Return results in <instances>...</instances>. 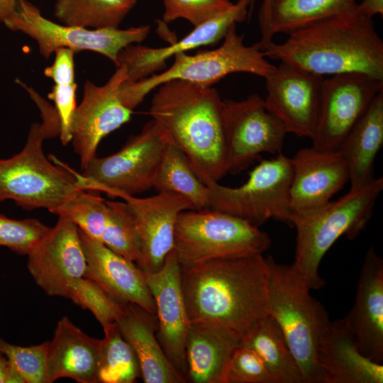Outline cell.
<instances>
[{"label":"cell","instance_id":"cell-19","mask_svg":"<svg viewBox=\"0 0 383 383\" xmlns=\"http://www.w3.org/2000/svg\"><path fill=\"white\" fill-rule=\"evenodd\" d=\"M250 0H238L221 13L194 28L180 40L163 48L130 45L118 54L116 67L123 66L127 80L136 82L166 67V61L181 52L201 46L213 45L223 39L229 28L249 16Z\"/></svg>","mask_w":383,"mask_h":383},{"label":"cell","instance_id":"cell-2","mask_svg":"<svg viewBox=\"0 0 383 383\" xmlns=\"http://www.w3.org/2000/svg\"><path fill=\"white\" fill-rule=\"evenodd\" d=\"M148 113L167 143L186 155L205 184L218 182L228 173L226 109L216 89L167 82L157 87Z\"/></svg>","mask_w":383,"mask_h":383},{"label":"cell","instance_id":"cell-28","mask_svg":"<svg viewBox=\"0 0 383 383\" xmlns=\"http://www.w3.org/2000/svg\"><path fill=\"white\" fill-rule=\"evenodd\" d=\"M383 144V90L344 138L337 150L349 171L350 189L372 182L376 156Z\"/></svg>","mask_w":383,"mask_h":383},{"label":"cell","instance_id":"cell-24","mask_svg":"<svg viewBox=\"0 0 383 383\" xmlns=\"http://www.w3.org/2000/svg\"><path fill=\"white\" fill-rule=\"evenodd\" d=\"M241 338L211 323L191 321L185 342L186 382L226 383L228 364Z\"/></svg>","mask_w":383,"mask_h":383},{"label":"cell","instance_id":"cell-27","mask_svg":"<svg viewBox=\"0 0 383 383\" xmlns=\"http://www.w3.org/2000/svg\"><path fill=\"white\" fill-rule=\"evenodd\" d=\"M355 0H263L258 15L262 50L278 33L289 35L318 22L357 13Z\"/></svg>","mask_w":383,"mask_h":383},{"label":"cell","instance_id":"cell-34","mask_svg":"<svg viewBox=\"0 0 383 383\" xmlns=\"http://www.w3.org/2000/svg\"><path fill=\"white\" fill-rule=\"evenodd\" d=\"M67 299L82 309L90 311L103 329L116 323L123 314L126 305L86 277L73 282L69 288Z\"/></svg>","mask_w":383,"mask_h":383},{"label":"cell","instance_id":"cell-20","mask_svg":"<svg viewBox=\"0 0 383 383\" xmlns=\"http://www.w3.org/2000/svg\"><path fill=\"white\" fill-rule=\"evenodd\" d=\"M291 162L289 204L292 212L326 204L349 181L348 166L338 150H322L313 146L302 148Z\"/></svg>","mask_w":383,"mask_h":383},{"label":"cell","instance_id":"cell-15","mask_svg":"<svg viewBox=\"0 0 383 383\" xmlns=\"http://www.w3.org/2000/svg\"><path fill=\"white\" fill-rule=\"evenodd\" d=\"M126 79V68L119 66L104 85L89 80L84 85L83 96L73 117L71 140L82 170L96 157L101 141L131 120L133 111L124 105L120 94Z\"/></svg>","mask_w":383,"mask_h":383},{"label":"cell","instance_id":"cell-12","mask_svg":"<svg viewBox=\"0 0 383 383\" xmlns=\"http://www.w3.org/2000/svg\"><path fill=\"white\" fill-rule=\"evenodd\" d=\"M126 213L135 248V264L144 272H155L163 265L174 247V229L179 213L194 209L184 196L157 192L145 198L128 196Z\"/></svg>","mask_w":383,"mask_h":383},{"label":"cell","instance_id":"cell-16","mask_svg":"<svg viewBox=\"0 0 383 383\" xmlns=\"http://www.w3.org/2000/svg\"><path fill=\"white\" fill-rule=\"evenodd\" d=\"M323 77L280 62L265 77L267 109L287 133L310 139L318 123Z\"/></svg>","mask_w":383,"mask_h":383},{"label":"cell","instance_id":"cell-39","mask_svg":"<svg viewBox=\"0 0 383 383\" xmlns=\"http://www.w3.org/2000/svg\"><path fill=\"white\" fill-rule=\"evenodd\" d=\"M76 82L70 84H54L48 94V99L54 102L60 123V139L63 145L72 140V124L77 108Z\"/></svg>","mask_w":383,"mask_h":383},{"label":"cell","instance_id":"cell-3","mask_svg":"<svg viewBox=\"0 0 383 383\" xmlns=\"http://www.w3.org/2000/svg\"><path fill=\"white\" fill-rule=\"evenodd\" d=\"M262 52L267 58L322 77L360 72L383 79V41L372 18L358 12L296 30L284 43L272 42Z\"/></svg>","mask_w":383,"mask_h":383},{"label":"cell","instance_id":"cell-38","mask_svg":"<svg viewBox=\"0 0 383 383\" xmlns=\"http://www.w3.org/2000/svg\"><path fill=\"white\" fill-rule=\"evenodd\" d=\"M226 383H276L259 356L240 344L227 369Z\"/></svg>","mask_w":383,"mask_h":383},{"label":"cell","instance_id":"cell-14","mask_svg":"<svg viewBox=\"0 0 383 383\" xmlns=\"http://www.w3.org/2000/svg\"><path fill=\"white\" fill-rule=\"evenodd\" d=\"M383 90V79L366 74L348 72L323 78L317 126L312 146L337 150L340 144Z\"/></svg>","mask_w":383,"mask_h":383},{"label":"cell","instance_id":"cell-9","mask_svg":"<svg viewBox=\"0 0 383 383\" xmlns=\"http://www.w3.org/2000/svg\"><path fill=\"white\" fill-rule=\"evenodd\" d=\"M292 178L291 158L282 153L261 161L238 187L218 182L206 185L209 189V209L226 213L260 226L270 218L289 226L292 211L289 189Z\"/></svg>","mask_w":383,"mask_h":383},{"label":"cell","instance_id":"cell-23","mask_svg":"<svg viewBox=\"0 0 383 383\" xmlns=\"http://www.w3.org/2000/svg\"><path fill=\"white\" fill-rule=\"evenodd\" d=\"M322 383H382L383 366L363 355L343 318L331 321L318 344Z\"/></svg>","mask_w":383,"mask_h":383},{"label":"cell","instance_id":"cell-35","mask_svg":"<svg viewBox=\"0 0 383 383\" xmlns=\"http://www.w3.org/2000/svg\"><path fill=\"white\" fill-rule=\"evenodd\" d=\"M49 341L23 347L0 338V353L8 360L25 383H48L47 355Z\"/></svg>","mask_w":383,"mask_h":383},{"label":"cell","instance_id":"cell-44","mask_svg":"<svg viewBox=\"0 0 383 383\" xmlns=\"http://www.w3.org/2000/svg\"><path fill=\"white\" fill-rule=\"evenodd\" d=\"M255 1V0H250V8H249V14L250 15L252 13Z\"/></svg>","mask_w":383,"mask_h":383},{"label":"cell","instance_id":"cell-11","mask_svg":"<svg viewBox=\"0 0 383 383\" xmlns=\"http://www.w3.org/2000/svg\"><path fill=\"white\" fill-rule=\"evenodd\" d=\"M3 23L9 29L22 32L35 40L45 58L65 48L75 53L82 50L96 52L115 65L124 48L143 42L150 30L149 25L119 29L59 24L45 18L39 9L28 0H18L14 11Z\"/></svg>","mask_w":383,"mask_h":383},{"label":"cell","instance_id":"cell-26","mask_svg":"<svg viewBox=\"0 0 383 383\" xmlns=\"http://www.w3.org/2000/svg\"><path fill=\"white\" fill-rule=\"evenodd\" d=\"M101 343V340L89 336L63 316L48 344V383L63 377L80 383H96Z\"/></svg>","mask_w":383,"mask_h":383},{"label":"cell","instance_id":"cell-8","mask_svg":"<svg viewBox=\"0 0 383 383\" xmlns=\"http://www.w3.org/2000/svg\"><path fill=\"white\" fill-rule=\"evenodd\" d=\"M270 245V238L258 226L209 208L185 210L175 225L174 250L181 267L262 255Z\"/></svg>","mask_w":383,"mask_h":383},{"label":"cell","instance_id":"cell-41","mask_svg":"<svg viewBox=\"0 0 383 383\" xmlns=\"http://www.w3.org/2000/svg\"><path fill=\"white\" fill-rule=\"evenodd\" d=\"M0 383H25L2 353H0Z\"/></svg>","mask_w":383,"mask_h":383},{"label":"cell","instance_id":"cell-37","mask_svg":"<svg viewBox=\"0 0 383 383\" xmlns=\"http://www.w3.org/2000/svg\"><path fill=\"white\" fill-rule=\"evenodd\" d=\"M162 23L182 18L194 27L226 11L233 4L230 0H162Z\"/></svg>","mask_w":383,"mask_h":383},{"label":"cell","instance_id":"cell-33","mask_svg":"<svg viewBox=\"0 0 383 383\" xmlns=\"http://www.w3.org/2000/svg\"><path fill=\"white\" fill-rule=\"evenodd\" d=\"M52 213L68 219L89 237L99 242L110 219L106 201L97 192L91 190L79 191Z\"/></svg>","mask_w":383,"mask_h":383},{"label":"cell","instance_id":"cell-45","mask_svg":"<svg viewBox=\"0 0 383 383\" xmlns=\"http://www.w3.org/2000/svg\"></svg>","mask_w":383,"mask_h":383},{"label":"cell","instance_id":"cell-42","mask_svg":"<svg viewBox=\"0 0 383 383\" xmlns=\"http://www.w3.org/2000/svg\"><path fill=\"white\" fill-rule=\"evenodd\" d=\"M358 13L372 18L375 15H383V0H362L357 4Z\"/></svg>","mask_w":383,"mask_h":383},{"label":"cell","instance_id":"cell-6","mask_svg":"<svg viewBox=\"0 0 383 383\" xmlns=\"http://www.w3.org/2000/svg\"><path fill=\"white\" fill-rule=\"evenodd\" d=\"M269 267L267 314L281 328L304 383H322L316 364L319 340L331 321L324 306L310 294L292 265L266 257Z\"/></svg>","mask_w":383,"mask_h":383},{"label":"cell","instance_id":"cell-1","mask_svg":"<svg viewBox=\"0 0 383 383\" xmlns=\"http://www.w3.org/2000/svg\"><path fill=\"white\" fill-rule=\"evenodd\" d=\"M189 321L226 328L241 340L267 315L269 267L262 255L181 267Z\"/></svg>","mask_w":383,"mask_h":383},{"label":"cell","instance_id":"cell-22","mask_svg":"<svg viewBox=\"0 0 383 383\" xmlns=\"http://www.w3.org/2000/svg\"><path fill=\"white\" fill-rule=\"evenodd\" d=\"M79 231L87 262L84 277L94 281L120 303L135 304L155 313L144 272L135 262Z\"/></svg>","mask_w":383,"mask_h":383},{"label":"cell","instance_id":"cell-40","mask_svg":"<svg viewBox=\"0 0 383 383\" xmlns=\"http://www.w3.org/2000/svg\"><path fill=\"white\" fill-rule=\"evenodd\" d=\"M53 63L44 70V74L56 84H70L75 82L74 56L69 48H60L55 52Z\"/></svg>","mask_w":383,"mask_h":383},{"label":"cell","instance_id":"cell-25","mask_svg":"<svg viewBox=\"0 0 383 383\" xmlns=\"http://www.w3.org/2000/svg\"><path fill=\"white\" fill-rule=\"evenodd\" d=\"M115 323L122 337L136 354L143 382H186L184 375L171 363L158 341V323L155 313L128 303Z\"/></svg>","mask_w":383,"mask_h":383},{"label":"cell","instance_id":"cell-13","mask_svg":"<svg viewBox=\"0 0 383 383\" xmlns=\"http://www.w3.org/2000/svg\"><path fill=\"white\" fill-rule=\"evenodd\" d=\"M227 118V170L237 174L261 154L282 153L286 134L282 123L257 94L241 101L225 99Z\"/></svg>","mask_w":383,"mask_h":383},{"label":"cell","instance_id":"cell-32","mask_svg":"<svg viewBox=\"0 0 383 383\" xmlns=\"http://www.w3.org/2000/svg\"><path fill=\"white\" fill-rule=\"evenodd\" d=\"M96 382L133 383L140 377V364L132 347L122 337L116 323L104 329Z\"/></svg>","mask_w":383,"mask_h":383},{"label":"cell","instance_id":"cell-31","mask_svg":"<svg viewBox=\"0 0 383 383\" xmlns=\"http://www.w3.org/2000/svg\"><path fill=\"white\" fill-rule=\"evenodd\" d=\"M136 2L137 0H57L54 16L67 26L118 28Z\"/></svg>","mask_w":383,"mask_h":383},{"label":"cell","instance_id":"cell-30","mask_svg":"<svg viewBox=\"0 0 383 383\" xmlns=\"http://www.w3.org/2000/svg\"><path fill=\"white\" fill-rule=\"evenodd\" d=\"M157 192H172L187 199L193 209L209 208V189L198 177L186 155L167 143L153 182Z\"/></svg>","mask_w":383,"mask_h":383},{"label":"cell","instance_id":"cell-5","mask_svg":"<svg viewBox=\"0 0 383 383\" xmlns=\"http://www.w3.org/2000/svg\"><path fill=\"white\" fill-rule=\"evenodd\" d=\"M382 189L383 179L374 178L365 186L350 189L335 201L293 212L296 238L292 265L310 290L325 285L319 274L323 257L339 238L353 240L365 228Z\"/></svg>","mask_w":383,"mask_h":383},{"label":"cell","instance_id":"cell-7","mask_svg":"<svg viewBox=\"0 0 383 383\" xmlns=\"http://www.w3.org/2000/svg\"><path fill=\"white\" fill-rule=\"evenodd\" d=\"M166 70L136 82L126 79L121 87L124 105L133 111L145 97L159 86L172 80H182L202 87H212L227 75L245 72L265 78L276 66L271 64L257 43L248 46L243 35L237 32L236 23L226 33L217 48L194 55L181 52Z\"/></svg>","mask_w":383,"mask_h":383},{"label":"cell","instance_id":"cell-43","mask_svg":"<svg viewBox=\"0 0 383 383\" xmlns=\"http://www.w3.org/2000/svg\"><path fill=\"white\" fill-rule=\"evenodd\" d=\"M18 0H0V22H4L14 11Z\"/></svg>","mask_w":383,"mask_h":383},{"label":"cell","instance_id":"cell-17","mask_svg":"<svg viewBox=\"0 0 383 383\" xmlns=\"http://www.w3.org/2000/svg\"><path fill=\"white\" fill-rule=\"evenodd\" d=\"M27 268L48 296L67 298L70 287L84 276L87 268L78 227L59 216L55 226L28 254Z\"/></svg>","mask_w":383,"mask_h":383},{"label":"cell","instance_id":"cell-36","mask_svg":"<svg viewBox=\"0 0 383 383\" xmlns=\"http://www.w3.org/2000/svg\"><path fill=\"white\" fill-rule=\"evenodd\" d=\"M50 230L36 218L13 219L0 214V246L28 255Z\"/></svg>","mask_w":383,"mask_h":383},{"label":"cell","instance_id":"cell-29","mask_svg":"<svg viewBox=\"0 0 383 383\" xmlns=\"http://www.w3.org/2000/svg\"><path fill=\"white\" fill-rule=\"evenodd\" d=\"M262 360L276 383H304L301 371L277 323L266 315L241 340Z\"/></svg>","mask_w":383,"mask_h":383},{"label":"cell","instance_id":"cell-18","mask_svg":"<svg viewBox=\"0 0 383 383\" xmlns=\"http://www.w3.org/2000/svg\"><path fill=\"white\" fill-rule=\"evenodd\" d=\"M144 274L155 305L158 341L169 360L185 378V342L190 321L182 290L181 266L174 250L159 270Z\"/></svg>","mask_w":383,"mask_h":383},{"label":"cell","instance_id":"cell-10","mask_svg":"<svg viewBox=\"0 0 383 383\" xmlns=\"http://www.w3.org/2000/svg\"><path fill=\"white\" fill-rule=\"evenodd\" d=\"M167 143L151 120L115 153L94 158L80 174L84 190L125 199L152 188Z\"/></svg>","mask_w":383,"mask_h":383},{"label":"cell","instance_id":"cell-21","mask_svg":"<svg viewBox=\"0 0 383 383\" xmlns=\"http://www.w3.org/2000/svg\"><path fill=\"white\" fill-rule=\"evenodd\" d=\"M359 351L383 360V260L371 247L361 269L355 304L344 318Z\"/></svg>","mask_w":383,"mask_h":383},{"label":"cell","instance_id":"cell-4","mask_svg":"<svg viewBox=\"0 0 383 383\" xmlns=\"http://www.w3.org/2000/svg\"><path fill=\"white\" fill-rule=\"evenodd\" d=\"M42 123L31 125L26 143L17 154L0 159V204L7 199L25 210L46 209L53 213L83 189L80 174L65 165H55L45 156L43 143L59 135L57 112L40 96L34 99Z\"/></svg>","mask_w":383,"mask_h":383}]
</instances>
